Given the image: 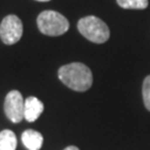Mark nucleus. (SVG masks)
<instances>
[{
    "mask_svg": "<svg viewBox=\"0 0 150 150\" xmlns=\"http://www.w3.org/2000/svg\"><path fill=\"white\" fill-rule=\"evenodd\" d=\"M22 144L28 150H40L43 144V137L39 131L28 129L22 132Z\"/></svg>",
    "mask_w": 150,
    "mask_h": 150,
    "instance_id": "7",
    "label": "nucleus"
},
{
    "mask_svg": "<svg viewBox=\"0 0 150 150\" xmlns=\"http://www.w3.org/2000/svg\"><path fill=\"white\" fill-rule=\"evenodd\" d=\"M23 27L19 17L9 15L4 18L0 25V39L5 45L17 43L22 36Z\"/></svg>",
    "mask_w": 150,
    "mask_h": 150,
    "instance_id": "4",
    "label": "nucleus"
},
{
    "mask_svg": "<svg viewBox=\"0 0 150 150\" xmlns=\"http://www.w3.org/2000/svg\"><path fill=\"white\" fill-rule=\"evenodd\" d=\"M45 106L36 97H28L25 100V119L28 122L36 121L43 112Z\"/></svg>",
    "mask_w": 150,
    "mask_h": 150,
    "instance_id": "6",
    "label": "nucleus"
},
{
    "mask_svg": "<svg viewBox=\"0 0 150 150\" xmlns=\"http://www.w3.org/2000/svg\"><path fill=\"white\" fill-rule=\"evenodd\" d=\"M37 25L40 32L51 37L61 36L69 29L68 19L54 10L42 11L37 18Z\"/></svg>",
    "mask_w": 150,
    "mask_h": 150,
    "instance_id": "2",
    "label": "nucleus"
},
{
    "mask_svg": "<svg viewBox=\"0 0 150 150\" xmlns=\"http://www.w3.org/2000/svg\"><path fill=\"white\" fill-rule=\"evenodd\" d=\"M78 30L89 41L103 43L110 37V30L106 22L95 16H87L78 21Z\"/></svg>",
    "mask_w": 150,
    "mask_h": 150,
    "instance_id": "3",
    "label": "nucleus"
},
{
    "mask_svg": "<svg viewBox=\"0 0 150 150\" xmlns=\"http://www.w3.org/2000/svg\"><path fill=\"white\" fill-rule=\"evenodd\" d=\"M17 137L13 131L5 129L0 131V150H16Z\"/></svg>",
    "mask_w": 150,
    "mask_h": 150,
    "instance_id": "8",
    "label": "nucleus"
},
{
    "mask_svg": "<svg viewBox=\"0 0 150 150\" xmlns=\"http://www.w3.org/2000/svg\"><path fill=\"white\" fill-rule=\"evenodd\" d=\"M5 113L11 122L18 123L25 119V99L20 91L11 90L6 96L4 105Z\"/></svg>",
    "mask_w": 150,
    "mask_h": 150,
    "instance_id": "5",
    "label": "nucleus"
},
{
    "mask_svg": "<svg viewBox=\"0 0 150 150\" xmlns=\"http://www.w3.org/2000/svg\"><path fill=\"white\" fill-rule=\"evenodd\" d=\"M142 98L147 110L150 111V75L146 77L142 83Z\"/></svg>",
    "mask_w": 150,
    "mask_h": 150,
    "instance_id": "10",
    "label": "nucleus"
},
{
    "mask_svg": "<svg viewBox=\"0 0 150 150\" xmlns=\"http://www.w3.org/2000/svg\"><path fill=\"white\" fill-rule=\"evenodd\" d=\"M64 150H79V148L76 147V146H68V147H66Z\"/></svg>",
    "mask_w": 150,
    "mask_h": 150,
    "instance_id": "11",
    "label": "nucleus"
},
{
    "mask_svg": "<svg viewBox=\"0 0 150 150\" xmlns=\"http://www.w3.org/2000/svg\"><path fill=\"white\" fill-rule=\"evenodd\" d=\"M118 4L123 9H146L149 2L148 0H117Z\"/></svg>",
    "mask_w": 150,
    "mask_h": 150,
    "instance_id": "9",
    "label": "nucleus"
},
{
    "mask_svg": "<svg viewBox=\"0 0 150 150\" xmlns=\"http://www.w3.org/2000/svg\"><path fill=\"white\" fill-rule=\"evenodd\" d=\"M58 78L64 86L79 92L90 89L93 81L90 68L81 62H72L60 67Z\"/></svg>",
    "mask_w": 150,
    "mask_h": 150,
    "instance_id": "1",
    "label": "nucleus"
},
{
    "mask_svg": "<svg viewBox=\"0 0 150 150\" xmlns=\"http://www.w3.org/2000/svg\"><path fill=\"white\" fill-rule=\"evenodd\" d=\"M36 1H40V2H47V1H50V0H36Z\"/></svg>",
    "mask_w": 150,
    "mask_h": 150,
    "instance_id": "12",
    "label": "nucleus"
}]
</instances>
